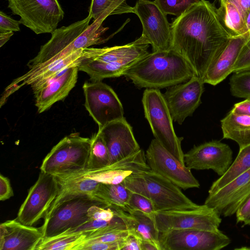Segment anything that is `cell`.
I'll use <instances>...</instances> for the list:
<instances>
[{
	"mask_svg": "<svg viewBox=\"0 0 250 250\" xmlns=\"http://www.w3.org/2000/svg\"><path fill=\"white\" fill-rule=\"evenodd\" d=\"M171 29V49L184 57L201 78L214 55L230 37L217 8L207 0H199L174 19Z\"/></svg>",
	"mask_w": 250,
	"mask_h": 250,
	"instance_id": "1",
	"label": "cell"
},
{
	"mask_svg": "<svg viewBox=\"0 0 250 250\" xmlns=\"http://www.w3.org/2000/svg\"><path fill=\"white\" fill-rule=\"evenodd\" d=\"M194 75L189 63L172 49L149 53L123 74L138 87L155 89L186 82Z\"/></svg>",
	"mask_w": 250,
	"mask_h": 250,
	"instance_id": "2",
	"label": "cell"
},
{
	"mask_svg": "<svg viewBox=\"0 0 250 250\" xmlns=\"http://www.w3.org/2000/svg\"><path fill=\"white\" fill-rule=\"evenodd\" d=\"M91 19L88 15L83 20L57 28L51 33V39L41 47L36 56L28 62V67L30 69L43 62H50L78 50L104 42L106 40L102 35L108 29L102 25L105 20L99 18L89 24Z\"/></svg>",
	"mask_w": 250,
	"mask_h": 250,
	"instance_id": "3",
	"label": "cell"
},
{
	"mask_svg": "<svg viewBox=\"0 0 250 250\" xmlns=\"http://www.w3.org/2000/svg\"><path fill=\"white\" fill-rule=\"evenodd\" d=\"M149 45L139 37L125 45L84 49L79 70L86 73L91 82L120 77L127 68L149 53Z\"/></svg>",
	"mask_w": 250,
	"mask_h": 250,
	"instance_id": "4",
	"label": "cell"
},
{
	"mask_svg": "<svg viewBox=\"0 0 250 250\" xmlns=\"http://www.w3.org/2000/svg\"><path fill=\"white\" fill-rule=\"evenodd\" d=\"M122 184L130 191L148 198L156 211L193 209L200 207L176 185L150 169L134 173Z\"/></svg>",
	"mask_w": 250,
	"mask_h": 250,
	"instance_id": "5",
	"label": "cell"
},
{
	"mask_svg": "<svg viewBox=\"0 0 250 250\" xmlns=\"http://www.w3.org/2000/svg\"><path fill=\"white\" fill-rule=\"evenodd\" d=\"M142 104L145 116L152 132L160 144L183 163L184 153L182 149L183 137H178L174 131L173 120L159 89L146 88L143 93Z\"/></svg>",
	"mask_w": 250,
	"mask_h": 250,
	"instance_id": "6",
	"label": "cell"
},
{
	"mask_svg": "<svg viewBox=\"0 0 250 250\" xmlns=\"http://www.w3.org/2000/svg\"><path fill=\"white\" fill-rule=\"evenodd\" d=\"M91 138L78 133L62 139L42 160L40 169L53 175L68 174L87 169Z\"/></svg>",
	"mask_w": 250,
	"mask_h": 250,
	"instance_id": "7",
	"label": "cell"
},
{
	"mask_svg": "<svg viewBox=\"0 0 250 250\" xmlns=\"http://www.w3.org/2000/svg\"><path fill=\"white\" fill-rule=\"evenodd\" d=\"M94 205H106L86 195L65 199L44 218V223L40 228L43 238L59 235L91 221L87 216V210Z\"/></svg>",
	"mask_w": 250,
	"mask_h": 250,
	"instance_id": "8",
	"label": "cell"
},
{
	"mask_svg": "<svg viewBox=\"0 0 250 250\" xmlns=\"http://www.w3.org/2000/svg\"><path fill=\"white\" fill-rule=\"evenodd\" d=\"M12 13L36 34L52 33L63 19L64 12L58 0H6Z\"/></svg>",
	"mask_w": 250,
	"mask_h": 250,
	"instance_id": "9",
	"label": "cell"
},
{
	"mask_svg": "<svg viewBox=\"0 0 250 250\" xmlns=\"http://www.w3.org/2000/svg\"><path fill=\"white\" fill-rule=\"evenodd\" d=\"M220 216L214 208L204 204L193 209L156 211L154 219L159 232L186 229L217 231Z\"/></svg>",
	"mask_w": 250,
	"mask_h": 250,
	"instance_id": "10",
	"label": "cell"
},
{
	"mask_svg": "<svg viewBox=\"0 0 250 250\" xmlns=\"http://www.w3.org/2000/svg\"><path fill=\"white\" fill-rule=\"evenodd\" d=\"M160 250H220L230 239L220 230L170 229L159 232Z\"/></svg>",
	"mask_w": 250,
	"mask_h": 250,
	"instance_id": "11",
	"label": "cell"
},
{
	"mask_svg": "<svg viewBox=\"0 0 250 250\" xmlns=\"http://www.w3.org/2000/svg\"><path fill=\"white\" fill-rule=\"evenodd\" d=\"M134 13L139 18L143 28L140 37L150 44L152 52L171 49V29L167 15L153 1L138 0Z\"/></svg>",
	"mask_w": 250,
	"mask_h": 250,
	"instance_id": "12",
	"label": "cell"
},
{
	"mask_svg": "<svg viewBox=\"0 0 250 250\" xmlns=\"http://www.w3.org/2000/svg\"><path fill=\"white\" fill-rule=\"evenodd\" d=\"M83 89L84 106L94 121L101 128L107 124L124 117V108L117 95L102 81L85 82Z\"/></svg>",
	"mask_w": 250,
	"mask_h": 250,
	"instance_id": "13",
	"label": "cell"
},
{
	"mask_svg": "<svg viewBox=\"0 0 250 250\" xmlns=\"http://www.w3.org/2000/svg\"><path fill=\"white\" fill-rule=\"evenodd\" d=\"M59 186L55 176L41 171L35 183L21 205L16 219L32 226L44 218L59 192Z\"/></svg>",
	"mask_w": 250,
	"mask_h": 250,
	"instance_id": "14",
	"label": "cell"
},
{
	"mask_svg": "<svg viewBox=\"0 0 250 250\" xmlns=\"http://www.w3.org/2000/svg\"><path fill=\"white\" fill-rule=\"evenodd\" d=\"M150 169L184 190L198 188L200 184L185 164L181 162L155 139H153L145 154Z\"/></svg>",
	"mask_w": 250,
	"mask_h": 250,
	"instance_id": "15",
	"label": "cell"
},
{
	"mask_svg": "<svg viewBox=\"0 0 250 250\" xmlns=\"http://www.w3.org/2000/svg\"><path fill=\"white\" fill-rule=\"evenodd\" d=\"M204 83L193 76L188 81L168 87L163 96L173 121L181 125L201 103Z\"/></svg>",
	"mask_w": 250,
	"mask_h": 250,
	"instance_id": "16",
	"label": "cell"
},
{
	"mask_svg": "<svg viewBox=\"0 0 250 250\" xmlns=\"http://www.w3.org/2000/svg\"><path fill=\"white\" fill-rule=\"evenodd\" d=\"M232 154L227 144L213 140L194 146L184 154V163L191 170L212 169L221 176L231 165Z\"/></svg>",
	"mask_w": 250,
	"mask_h": 250,
	"instance_id": "17",
	"label": "cell"
},
{
	"mask_svg": "<svg viewBox=\"0 0 250 250\" xmlns=\"http://www.w3.org/2000/svg\"><path fill=\"white\" fill-rule=\"evenodd\" d=\"M250 196V169L219 190L208 193L205 205L214 208L220 216L229 217Z\"/></svg>",
	"mask_w": 250,
	"mask_h": 250,
	"instance_id": "18",
	"label": "cell"
},
{
	"mask_svg": "<svg viewBox=\"0 0 250 250\" xmlns=\"http://www.w3.org/2000/svg\"><path fill=\"white\" fill-rule=\"evenodd\" d=\"M98 132L107 146L109 154V165L134 154L140 149L134 136L132 127L125 118L111 122Z\"/></svg>",
	"mask_w": 250,
	"mask_h": 250,
	"instance_id": "19",
	"label": "cell"
},
{
	"mask_svg": "<svg viewBox=\"0 0 250 250\" xmlns=\"http://www.w3.org/2000/svg\"><path fill=\"white\" fill-rule=\"evenodd\" d=\"M150 169L148 166L143 150L106 167L96 169H85L74 173L99 183L117 184L129 175L140 171Z\"/></svg>",
	"mask_w": 250,
	"mask_h": 250,
	"instance_id": "20",
	"label": "cell"
},
{
	"mask_svg": "<svg viewBox=\"0 0 250 250\" xmlns=\"http://www.w3.org/2000/svg\"><path fill=\"white\" fill-rule=\"evenodd\" d=\"M250 38L249 32L239 36L230 37L209 63L202 77L204 83L216 85L231 73L243 47Z\"/></svg>",
	"mask_w": 250,
	"mask_h": 250,
	"instance_id": "21",
	"label": "cell"
},
{
	"mask_svg": "<svg viewBox=\"0 0 250 250\" xmlns=\"http://www.w3.org/2000/svg\"><path fill=\"white\" fill-rule=\"evenodd\" d=\"M43 238L41 228L24 225L16 219L0 225V250H35Z\"/></svg>",
	"mask_w": 250,
	"mask_h": 250,
	"instance_id": "22",
	"label": "cell"
},
{
	"mask_svg": "<svg viewBox=\"0 0 250 250\" xmlns=\"http://www.w3.org/2000/svg\"><path fill=\"white\" fill-rule=\"evenodd\" d=\"M78 71L77 65L66 68L54 80L33 92L35 105L39 113L47 110L68 95L77 83Z\"/></svg>",
	"mask_w": 250,
	"mask_h": 250,
	"instance_id": "23",
	"label": "cell"
},
{
	"mask_svg": "<svg viewBox=\"0 0 250 250\" xmlns=\"http://www.w3.org/2000/svg\"><path fill=\"white\" fill-rule=\"evenodd\" d=\"M54 175L59 186V192L45 217L62 202L69 197L86 195L95 198L94 194L99 182L76 173Z\"/></svg>",
	"mask_w": 250,
	"mask_h": 250,
	"instance_id": "24",
	"label": "cell"
},
{
	"mask_svg": "<svg viewBox=\"0 0 250 250\" xmlns=\"http://www.w3.org/2000/svg\"><path fill=\"white\" fill-rule=\"evenodd\" d=\"M224 139L236 142L239 149L250 144V116L230 110L221 120Z\"/></svg>",
	"mask_w": 250,
	"mask_h": 250,
	"instance_id": "25",
	"label": "cell"
},
{
	"mask_svg": "<svg viewBox=\"0 0 250 250\" xmlns=\"http://www.w3.org/2000/svg\"><path fill=\"white\" fill-rule=\"evenodd\" d=\"M125 219L129 232L137 235L142 240L153 243L160 250L159 231L153 217L139 210L130 209L125 211Z\"/></svg>",
	"mask_w": 250,
	"mask_h": 250,
	"instance_id": "26",
	"label": "cell"
},
{
	"mask_svg": "<svg viewBox=\"0 0 250 250\" xmlns=\"http://www.w3.org/2000/svg\"><path fill=\"white\" fill-rule=\"evenodd\" d=\"M217 8L220 21L230 37L248 32L246 21L238 7L230 0H219Z\"/></svg>",
	"mask_w": 250,
	"mask_h": 250,
	"instance_id": "27",
	"label": "cell"
},
{
	"mask_svg": "<svg viewBox=\"0 0 250 250\" xmlns=\"http://www.w3.org/2000/svg\"><path fill=\"white\" fill-rule=\"evenodd\" d=\"M131 191L122 183H99L94 197L109 207L126 211Z\"/></svg>",
	"mask_w": 250,
	"mask_h": 250,
	"instance_id": "28",
	"label": "cell"
},
{
	"mask_svg": "<svg viewBox=\"0 0 250 250\" xmlns=\"http://www.w3.org/2000/svg\"><path fill=\"white\" fill-rule=\"evenodd\" d=\"M250 169V144L239 149L234 161L222 176L215 181L208 190V193H213L227 185L234 178Z\"/></svg>",
	"mask_w": 250,
	"mask_h": 250,
	"instance_id": "29",
	"label": "cell"
},
{
	"mask_svg": "<svg viewBox=\"0 0 250 250\" xmlns=\"http://www.w3.org/2000/svg\"><path fill=\"white\" fill-rule=\"evenodd\" d=\"M88 12L95 21L100 17L106 19L113 15L134 13V7L128 5L126 0H91Z\"/></svg>",
	"mask_w": 250,
	"mask_h": 250,
	"instance_id": "30",
	"label": "cell"
},
{
	"mask_svg": "<svg viewBox=\"0 0 250 250\" xmlns=\"http://www.w3.org/2000/svg\"><path fill=\"white\" fill-rule=\"evenodd\" d=\"M88 232L63 233L52 237L43 238L35 250H74Z\"/></svg>",
	"mask_w": 250,
	"mask_h": 250,
	"instance_id": "31",
	"label": "cell"
},
{
	"mask_svg": "<svg viewBox=\"0 0 250 250\" xmlns=\"http://www.w3.org/2000/svg\"><path fill=\"white\" fill-rule=\"evenodd\" d=\"M88 169H96L109 165V154L108 148L101 134L97 132L92 138Z\"/></svg>",
	"mask_w": 250,
	"mask_h": 250,
	"instance_id": "32",
	"label": "cell"
},
{
	"mask_svg": "<svg viewBox=\"0 0 250 250\" xmlns=\"http://www.w3.org/2000/svg\"><path fill=\"white\" fill-rule=\"evenodd\" d=\"M233 73L229 81L231 94L236 97L250 98V69Z\"/></svg>",
	"mask_w": 250,
	"mask_h": 250,
	"instance_id": "33",
	"label": "cell"
},
{
	"mask_svg": "<svg viewBox=\"0 0 250 250\" xmlns=\"http://www.w3.org/2000/svg\"><path fill=\"white\" fill-rule=\"evenodd\" d=\"M199 0H154L155 3L167 15L178 17Z\"/></svg>",
	"mask_w": 250,
	"mask_h": 250,
	"instance_id": "34",
	"label": "cell"
},
{
	"mask_svg": "<svg viewBox=\"0 0 250 250\" xmlns=\"http://www.w3.org/2000/svg\"><path fill=\"white\" fill-rule=\"evenodd\" d=\"M130 209L139 210L153 218L156 212L152 202L148 198L140 193L131 191L126 212Z\"/></svg>",
	"mask_w": 250,
	"mask_h": 250,
	"instance_id": "35",
	"label": "cell"
},
{
	"mask_svg": "<svg viewBox=\"0 0 250 250\" xmlns=\"http://www.w3.org/2000/svg\"><path fill=\"white\" fill-rule=\"evenodd\" d=\"M124 240L112 243L98 241L85 242L78 245L75 250H121Z\"/></svg>",
	"mask_w": 250,
	"mask_h": 250,
	"instance_id": "36",
	"label": "cell"
},
{
	"mask_svg": "<svg viewBox=\"0 0 250 250\" xmlns=\"http://www.w3.org/2000/svg\"><path fill=\"white\" fill-rule=\"evenodd\" d=\"M250 69V38L243 47L234 64L232 72Z\"/></svg>",
	"mask_w": 250,
	"mask_h": 250,
	"instance_id": "37",
	"label": "cell"
},
{
	"mask_svg": "<svg viewBox=\"0 0 250 250\" xmlns=\"http://www.w3.org/2000/svg\"><path fill=\"white\" fill-rule=\"evenodd\" d=\"M20 21L14 20L2 11H0V31H20Z\"/></svg>",
	"mask_w": 250,
	"mask_h": 250,
	"instance_id": "38",
	"label": "cell"
},
{
	"mask_svg": "<svg viewBox=\"0 0 250 250\" xmlns=\"http://www.w3.org/2000/svg\"><path fill=\"white\" fill-rule=\"evenodd\" d=\"M142 240L135 234H129L124 240L121 250H141Z\"/></svg>",
	"mask_w": 250,
	"mask_h": 250,
	"instance_id": "39",
	"label": "cell"
},
{
	"mask_svg": "<svg viewBox=\"0 0 250 250\" xmlns=\"http://www.w3.org/2000/svg\"><path fill=\"white\" fill-rule=\"evenodd\" d=\"M14 195L9 179L0 175V200L3 201L9 199Z\"/></svg>",
	"mask_w": 250,
	"mask_h": 250,
	"instance_id": "40",
	"label": "cell"
},
{
	"mask_svg": "<svg viewBox=\"0 0 250 250\" xmlns=\"http://www.w3.org/2000/svg\"><path fill=\"white\" fill-rule=\"evenodd\" d=\"M250 213V196L239 208L235 213L237 223L243 222Z\"/></svg>",
	"mask_w": 250,
	"mask_h": 250,
	"instance_id": "41",
	"label": "cell"
},
{
	"mask_svg": "<svg viewBox=\"0 0 250 250\" xmlns=\"http://www.w3.org/2000/svg\"><path fill=\"white\" fill-rule=\"evenodd\" d=\"M231 110L237 114L250 116V98L235 104Z\"/></svg>",
	"mask_w": 250,
	"mask_h": 250,
	"instance_id": "42",
	"label": "cell"
},
{
	"mask_svg": "<svg viewBox=\"0 0 250 250\" xmlns=\"http://www.w3.org/2000/svg\"><path fill=\"white\" fill-rule=\"evenodd\" d=\"M233 2L242 12L245 19L250 11V0H230Z\"/></svg>",
	"mask_w": 250,
	"mask_h": 250,
	"instance_id": "43",
	"label": "cell"
},
{
	"mask_svg": "<svg viewBox=\"0 0 250 250\" xmlns=\"http://www.w3.org/2000/svg\"><path fill=\"white\" fill-rule=\"evenodd\" d=\"M14 34L12 31H0V47H2Z\"/></svg>",
	"mask_w": 250,
	"mask_h": 250,
	"instance_id": "44",
	"label": "cell"
},
{
	"mask_svg": "<svg viewBox=\"0 0 250 250\" xmlns=\"http://www.w3.org/2000/svg\"><path fill=\"white\" fill-rule=\"evenodd\" d=\"M141 250H159V249L153 243L149 241L142 240Z\"/></svg>",
	"mask_w": 250,
	"mask_h": 250,
	"instance_id": "45",
	"label": "cell"
},
{
	"mask_svg": "<svg viewBox=\"0 0 250 250\" xmlns=\"http://www.w3.org/2000/svg\"><path fill=\"white\" fill-rule=\"evenodd\" d=\"M246 25L248 32L250 34V11L246 18Z\"/></svg>",
	"mask_w": 250,
	"mask_h": 250,
	"instance_id": "46",
	"label": "cell"
},
{
	"mask_svg": "<svg viewBox=\"0 0 250 250\" xmlns=\"http://www.w3.org/2000/svg\"><path fill=\"white\" fill-rule=\"evenodd\" d=\"M244 226L250 225V213L243 222Z\"/></svg>",
	"mask_w": 250,
	"mask_h": 250,
	"instance_id": "47",
	"label": "cell"
},
{
	"mask_svg": "<svg viewBox=\"0 0 250 250\" xmlns=\"http://www.w3.org/2000/svg\"><path fill=\"white\" fill-rule=\"evenodd\" d=\"M236 250H250V247H244L241 248H237Z\"/></svg>",
	"mask_w": 250,
	"mask_h": 250,
	"instance_id": "48",
	"label": "cell"
}]
</instances>
